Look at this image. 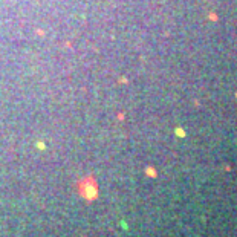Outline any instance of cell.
Returning <instances> with one entry per match:
<instances>
[{
    "label": "cell",
    "instance_id": "6da1fadb",
    "mask_svg": "<svg viewBox=\"0 0 237 237\" xmlns=\"http://www.w3.org/2000/svg\"><path fill=\"white\" fill-rule=\"evenodd\" d=\"M81 194L84 196L86 199H95L98 194V188L95 185L93 181H87L81 184Z\"/></svg>",
    "mask_w": 237,
    "mask_h": 237
}]
</instances>
